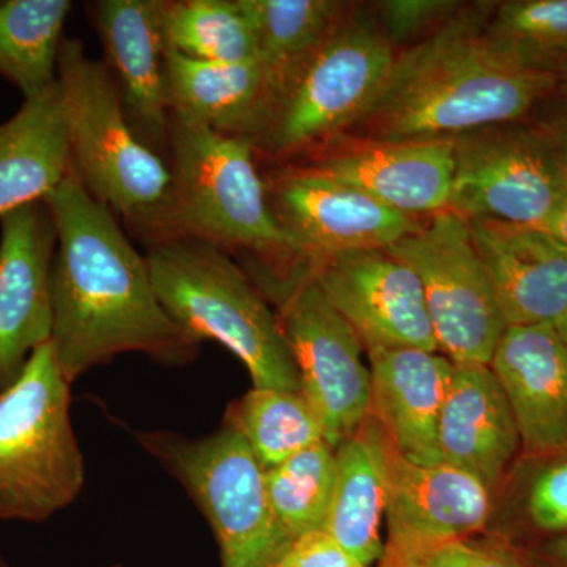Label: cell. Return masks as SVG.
Instances as JSON below:
<instances>
[{
	"label": "cell",
	"instance_id": "f546056e",
	"mask_svg": "<svg viewBox=\"0 0 567 567\" xmlns=\"http://www.w3.org/2000/svg\"><path fill=\"white\" fill-rule=\"evenodd\" d=\"M492 39L536 69L557 71L567 61V0H514L488 20Z\"/></svg>",
	"mask_w": 567,
	"mask_h": 567
},
{
	"label": "cell",
	"instance_id": "6da1fadb",
	"mask_svg": "<svg viewBox=\"0 0 567 567\" xmlns=\"http://www.w3.org/2000/svg\"><path fill=\"white\" fill-rule=\"evenodd\" d=\"M58 233L51 267L52 346L70 383L123 353L186 364L203 342L163 308L117 216L71 174L48 197Z\"/></svg>",
	"mask_w": 567,
	"mask_h": 567
},
{
	"label": "cell",
	"instance_id": "ffe728a7",
	"mask_svg": "<svg viewBox=\"0 0 567 567\" xmlns=\"http://www.w3.org/2000/svg\"><path fill=\"white\" fill-rule=\"evenodd\" d=\"M372 380L371 413L395 453L421 464L440 462L436 425L454 374L445 354L415 347L364 349Z\"/></svg>",
	"mask_w": 567,
	"mask_h": 567
},
{
	"label": "cell",
	"instance_id": "8992f818",
	"mask_svg": "<svg viewBox=\"0 0 567 567\" xmlns=\"http://www.w3.org/2000/svg\"><path fill=\"white\" fill-rule=\"evenodd\" d=\"M70 386L48 342L0 391V520H47L84 487Z\"/></svg>",
	"mask_w": 567,
	"mask_h": 567
},
{
	"label": "cell",
	"instance_id": "9c48e42d",
	"mask_svg": "<svg viewBox=\"0 0 567 567\" xmlns=\"http://www.w3.org/2000/svg\"><path fill=\"white\" fill-rule=\"evenodd\" d=\"M137 440L203 511L223 567H275L292 546L268 503L262 466L230 425L204 439L156 431Z\"/></svg>",
	"mask_w": 567,
	"mask_h": 567
},
{
	"label": "cell",
	"instance_id": "7402d4cb",
	"mask_svg": "<svg viewBox=\"0 0 567 567\" xmlns=\"http://www.w3.org/2000/svg\"><path fill=\"white\" fill-rule=\"evenodd\" d=\"M71 174L69 114L58 80L0 123V219L44 203Z\"/></svg>",
	"mask_w": 567,
	"mask_h": 567
},
{
	"label": "cell",
	"instance_id": "2e32d148",
	"mask_svg": "<svg viewBox=\"0 0 567 567\" xmlns=\"http://www.w3.org/2000/svg\"><path fill=\"white\" fill-rule=\"evenodd\" d=\"M466 221L507 327L557 323L567 309V246L544 227Z\"/></svg>",
	"mask_w": 567,
	"mask_h": 567
},
{
	"label": "cell",
	"instance_id": "5bb4252c",
	"mask_svg": "<svg viewBox=\"0 0 567 567\" xmlns=\"http://www.w3.org/2000/svg\"><path fill=\"white\" fill-rule=\"evenodd\" d=\"M58 246L47 203L0 219V391L52 339L51 267Z\"/></svg>",
	"mask_w": 567,
	"mask_h": 567
},
{
	"label": "cell",
	"instance_id": "836d02e7",
	"mask_svg": "<svg viewBox=\"0 0 567 567\" xmlns=\"http://www.w3.org/2000/svg\"><path fill=\"white\" fill-rule=\"evenodd\" d=\"M379 567H466V543L454 540L427 547L385 546Z\"/></svg>",
	"mask_w": 567,
	"mask_h": 567
},
{
	"label": "cell",
	"instance_id": "30bf717a",
	"mask_svg": "<svg viewBox=\"0 0 567 567\" xmlns=\"http://www.w3.org/2000/svg\"><path fill=\"white\" fill-rule=\"evenodd\" d=\"M420 279L439 352L454 364H491L507 328L468 221L451 210L385 249Z\"/></svg>",
	"mask_w": 567,
	"mask_h": 567
},
{
	"label": "cell",
	"instance_id": "4316f807",
	"mask_svg": "<svg viewBox=\"0 0 567 567\" xmlns=\"http://www.w3.org/2000/svg\"><path fill=\"white\" fill-rule=\"evenodd\" d=\"M164 50L193 61H259L256 37L238 0H159Z\"/></svg>",
	"mask_w": 567,
	"mask_h": 567
},
{
	"label": "cell",
	"instance_id": "3957f363",
	"mask_svg": "<svg viewBox=\"0 0 567 567\" xmlns=\"http://www.w3.org/2000/svg\"><path fill=\"white\" fill-rule=\"evenodd\" d=\"M167 164L173 188L166 241L244 249L275 268L305 262L276 218L251 141L173 112Z\"/></svg>",
	"mask_w": 567,
	"mask_h": 567
},
{
	"label": "cell",
	"instance_id": "5b68a950",
	"mask_svg": "<svg viewBox=\"0 0 567 567\" xmlns=\"http://www.w3.org/2000/svg\"><path fill=\"white\" fill-rule=\"evenodd\" d=\"M145 257L163 308L183 330L230 350L254 388L301 391L278 315L229 254L203 241L169 240Z\"/></svg>",
	"mask_w": 567,
	"mask_h": 567
},
{
	"label": "cell",
	"instance_id": "7c38bea8",
	"mask_svg": "<svg viewBox=\"0 0 567 567\" xmlns=\"http://www.w3.org/2000/svg\"><path fill=\"white\" fill-rule=\"evenodd\" d=\"M268 197L306 264L338 254L388 249L421 226L416 218L315 166L281 175Z\"/></svg>",
	"mask_w": 567,
	"mask_h": 567
},
{
	"label": "cell",
	"instance_id": "484cf974",
	"mask_svg": "<svg viewBox=\"0 0 567 567\" xmlns=\"http://www.w3.org/2000/svg\"><path fill=\"white\" fill-rule=\"evenodd\" d=\"M224 424L241 435L264 470L324 442L322 420L301 391L252 386L230 404Z\"/></svg>",
	"mask_w": 567,
	"mask_h": 567
},
{
	"label": "cell",
	"instance_id": "cb8c5ba5",
	"mask_svg": "<svg viewBox=\"0 0 567 567\" xmlns=\"http://www.w3.org/2000/svg\"><path fill=\"white\" fill-rule=\"evenodd\" d=\"M391 453L385 431L371 415L334 447L336 487L323 532L365 567L380 561L385 550Z\"/></svg>",
	"mask_w": 567,
	"mask_h": 567
},
{
	"label": "cell",
	"instance_id": "d590c367",
	"mask_svg": "<svg viewBox=\"0 0 567 567\" xmlns=\"http://www.w3.org/2000/svg\"><path fill=\"white\" fill-rule=\"evenodd\" d=\"M543 227L551 237L557 238L559 244L567 246V193L550 213Z\"/></svg>",
	"mask_w": 567,
	"mask_h": 567
},
{
	"label": "cell",
	"instance_id": "603a6c76",
	"mask_svg": "<svg viewBox=\"0 0 567 567\" xmlns=\"http://www.w3.org/2000/svg\"><path fill=\"white\" fill-rule=\"evenodd\" d=\"M173 112L254 142L270 112L279 78L262 61L200 62L166 51Z\"/></svg>",
	"mask_w": 567,
	"mask_h": 567
},
{
	"label": "cell",
	"instance_id": "8d00e7d4",
	"mask_svg": "<svg viewBox=\"0 0 567 567\" xmlns=\"http://www.w3.org/2000/svg\"><path fill=\"white\" fill-rule=\"evenodd\" d=\"M554 147L555 155H557L559 164H561L563 173L567 178V118H563L554 125L544 130Z\"/></svg>",
	"mask_w": 567,
	"mask_h": 567
},
{
	"label": "cell",
	"instance_id": "e0dca14e",
	"mask_svg": "<svg viewBox=\"0 0 567 567\" xmlns=\"http://www.w3.org/2000/svg\"><path fill=\"white\" fill-rule=\"evenodd\" d=\"M492 488L446 462L421 464L391 453L386 527L390 547H427L464 540L486 527Z\"/></svg>",
	"mask_w": 567,
	"mask_h": 567
},
{
	"label": "cell",
	"instance_id": "52a82bcc",
	"mask_svg": "<svg viewBox=\"0 0 567 567\" xmlns=\"http://www.w3.org/2000/svg\"><path fill=\"white\" fill-rule=\"evenodd\" d=\"M246 274L275 306L301 393L322 420L324 442L338 446L371 413L372 380L363 363V342L327 300L308 264L274 268L251 259Z\"/></svg>",
	"mask_w": 567,
	"mask_h": 567
},
{
	"label": "cell",
	"instance_id": "74e56055",
	"mask_svg": "<svg viewBox=\"0 0 567 567\" xmlns=\"http://www.w3.org/2000/svg\"><path fill=\"white\" fill-rule=\"evenodd\" d=\"M554 554L567 563V533L554 544Z\"/></svg>",
	"mask_w": 567,
	"mask_h": 567
},
{
	"label": "cell",
	"instance_id": "ba28073f",
	"mask_svg": "<svg viewBox=\"0 0 567 567\" xmlns=\"http://www.w3.org/2000/svg\"><path fill=\"white\" fill-rule=\"evenodd\" d=\"M394 63L393 47L374 25H336L311 55L284 74L254 148L297 155L357 125L385 89Z\"/></svg>",
	"mask_w": 567,
	"mask_h": 567
},
{
	"label": "cell",
	"instance_id": "f35d334b",
	"mask_svg": "<svg viewBox=\"0 0 567 567\" xmlns=\"http://www.w3.org/2000/svg\"><path fill=\"white\" fill-rule=\"evenodd\" d=\"M555 328H557L559 336H561V338L565 339L567 344V309L565 311V315L561 316V319H559L558 322L555 323Z\"/></svg>",
	"mask_w": 567,
	"mask_h": 567
},
{
	"label": "cell",
	"instance_id": "8fae6325",
	"mask_svg": "<svg viewBox=\"0 0 567 567\" xmlns=\"http://www.w3.org/2000/svg\"><path fill=\"white\" fill-rule=\"evenodd\" d=\"M567 193L544 130L498 125L454 140L450 207L462 218L543 227Z\"/></svg>",
	"mask_w": 567,
	"mask_h": 567
},
{
	"label": "cell",
	"instance_id": "ab89813d",
	"mask_svg": "<svg viewBox=\"0 0 567 567\" xmlns=\"http://www.w3.org/2000/svg\"><path fill=\"white\" fill-rule=\"evenodd\" d=\"M558 81L563 82L567 89V61L563 62L561 65L558 66Z\"/></svg>",
	"mask_w": 567,
	"mask_h": 567
},
{
	"label": "cell",
	"instance_id": "1f68e13d",
	"mask_svg": "<svg viewBox=\"0 0 567 567\" xmlns=\"http://www.w3.org/2000/svg\"><path fill=\"white\" fill-rule=\"evenodd\" d=\"M528 514L544 532H567V457L537 473L528 492Z\"/></svg>",
	"mask_w": 567,
	"mask_h": 567
},
{
	"label": "cell",
	"instance_id": "d6a6232c",
	"mask_svg": "<svg viewBox=\"0 0 567 567\" xmlns=\"http://www.w3.org/2000/svg\"><path fill=\"white\" fill-rule=\"evenodd\" d=\"M275 567H365L323 529L293 540Z\"/></svg>",
	"mask_w": 567,
	"mask_h": 567
},
{
	"label": "cell",
	"instance_id": "4fadbf2b",
	"mask_svg": "<svg viewBox=\"0 0 567 567\" xmlns=\"http://www.w3.org/2000/svg\"><path fill=\"white\" fill-rule=\"evenodd\" d=\"M308 265L364 349L415 347L439 352L420 279L385 249L338 254Z\"/></svg>",
	"mask_w": 567,
	"mask_h": 567
},
{
	"label": "cell",
	"instance_id": "f1b7e54d",
	"mask_svg": "<svg viewBox=\"0 0 567 567\" xmlns=\"http://www.w3.org/2000/svg\"><path fill=\"white\" fill-rule=\"evenodd\" d=\"M264 472L268 503L292 543L323 529L336 487L334 447L316 443Z\"/></svg>",
	"mask_w": 567,
	"mask_h": 567
},
{
	"label": "cell",
	"instance_id": "277c9868",
	"mask_svg": "<svg viewBox=\"0 0 567 567\" xmlns=\"http://www.w3.org/2000/svg\"><path fill=\"white\" fill-rule=\"evenodd\" d=\"M58 80L69 114L74 175L147 248L163 244L173 188L169 164L134 132L110 66L89 58L81 40L65 39Z\"/></svg>",
	"mask_w": 567,
	"mask_h": 567
},
{
	"label": "cell",
	"instance_id": "9a60e30c",
	"mask_svg": "<svg viewBox=\"0 0 567 567\" xmlns=\"http://www.w3.org/2000/svg\"><path fill=\"white\" fill-rule=\"evenodd\" d=\"M85 10L117 81L126 118L141 141L167 159L173 106L159 0H95Z\"/></svg>",
	"mask_w": 567,
	"mask_h": 567
},
{
	"label": "cell",
	"instance_id": "60d3db41",
	"mask_svg": "<svg viewBox=\"0 0 567 567\" xmlns=\"http://www.w3.org/2000/svg\"><path fill=\"white\" fill-rule=\"evenodd\" d=\"M0 567H7L6 563L2 561V558H0Z\"/></svg>",
	"mask_w": 567,
	"mask_h": 567
},
{
	"label": "cell",
	"instance_id": "ac0fdd59",
	"mask_svg": "<svg viewBox=\"0 0 567 567\" xmlns=\"http://www.w3.org/2000/svg\"><path fill=\"white\" fill-rule=\"evenodd\" d=\"M532 454L567 450V344L555 324L507 327L491 360Z\"/></svg>",
	"mask_w": 567,
	"mask_h": 567
},
{
	"label": "cell",
	"instance_id": "e575fe53",
	"mask_svg": "<svg viewBox=\"0 0 567 567\" xmlns=\"http://www.w3.org/2000/svg\"><path fill=\"white\" fill-rule=\"evenodd\" d=\"M466 567H527L509 551L466 544Z\"/></svg>",
	"mask_w": 567,
	"mask_h": 567
},
{
	"label": "cell",
	"instance_id": "7a4b0ae2",
	"mask_svg": "<svg viewBox=\"0 0 567 567\" xmlns=\"http://www.w3.org/2000/svg\"><path fill=\"white\" fill-rule=\"evenodd\" d=\"M494 7H462L395 58L385 89L357 123L368 141L456 140L524 117L558 85L488 33Z\"/></svg>",
	"mask_w": 567,
	"mask_h": 567
},
{
	"label": "cell",
	"instance_id": "d4e9b609",
	"mask_svg": "<svg viewBox=\"0 0 567 567\" xmlns=\"http://www.w3.org/2000/svg\"><path fill=\"white\" fill-rule=\"evenodd\" d=\"M71 9L69 0L0 2V76L24 99L58 82L63 28Z\"/></svg>",
	"mask_w": 567,
	"mask_h": 567
},
{
	"label": "cell",
	"instance_id": "d6986e66",
	"mask_svg": "<svg viewBox=\"0 0 567 567\" xmlns=\"http://www.w3.org/2000/svg\"><path fill=\"white\" fill-rule=\"evenodd\" d=\"M312 166L416 218L450 207L454 140L365 141Z\"/></svg>",
	"mask_w": 567,
	"mask_h": 567
},
{
	"label": "cell",
	"instance_id": "83f0119b",
	"mask_svg": "<svg viewBox=\"0 0 567 567\" xmlns=\"http://www.w3.org/2000/svg\"><path fill=\"white\" fill-rule=\"evenodd\" d=\"M238 6L251 24L260 61L279 81L328 39L341 11L331 0H238Z\"/></svg>",
	"mask_w": 567,
	"mask_h": 567
},
{
	"label": "cell",
	"instance_id": "44dd1931",
	"mask_svg": "<svg viewBox=\"0 0 567 567\" xmlns=\"http://www.w3.org/2000/svg\"><path fill=\"white\" fill-rule=\"evenodd\" d=\"M440 458L494 487L522 446L505 391L488 364H454L436 425Z\"/></svg>",
	"mask_w": 567,
	"mask_h": 567
},
{
	"label": "cell",
	"instance_id": "4dcf8cb0",
	"mask_svg": "<svg viewBox=\"0 0 567 567\" xmlns=\"http://www.w3.org/2000/svg\"><path fill=\"white\" fill-rule=\"evenodd\" d=\"M461 2L453 0H386L379 3L380 22L388 41L405 43L424 40L442 28L458 10Z\"/></svg>",
	"mask_w": 567,
	"mask_h": 567
}]
</instances>
